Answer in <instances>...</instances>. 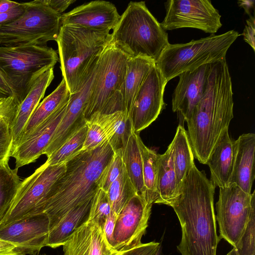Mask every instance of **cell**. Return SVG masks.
Segmentation results:
<instances>
[{"instance_id":"ffe728a7","label":"cell","mask_w":255,"mask_h":255,"mask_svg":"<svg viewBox=\"0 0 255 255\" xmlns=\"http://www.w3.org/2000/svg\"><path fill=\"white\" fill-rule=\"evenodd\" d=\"M64 255H121L108 242L101 227L87 220L63 245Z\"/></svg>"},{"instance_id":"681fc988","label":"cell","mask_w":255,"mask_h":255,"mask_svg":"<svg viewBox=\"0 0 255 255\" xmlns=\"http://www.w3.org/2000/svg\"><path fill=\"white\" fill-rule=\"evenodd\" d=\"M255 2L254 0H242L238 1V3L239 6L243 7L246 13L250 16L251 10L254 8Z\"/></svg>"},{"instance_id":"7bdbcfd3","label":"cell","mask_w":255,"mask_h":255,"mask_svg":"<svg viewBox=\"0 0 255 255\" xmlns=\"http://www.w3.org/2000/svg\"><path fill=\"white\" fill-rule=\"evenodd\" d=\"M247 24L244 29L242 35L244 36V40L248 43L255 51V18L254 16H249V19L246 20Z\"/></svg>"},{"instance_id":"7dc6e473","label":"cell","mask_w":255,"mask_h":255,"mask_svg":"<svg viewBox=\"0 0 255 255\" xmlns=\"http://www.w3.org/2000/svg\"><path fill=\"white\" fill-rule=\"evenodd\" d=\"M13 96L7 78L0 68V99Z\"/></svg>"},{"instance_id":"bcb514c9","label":"cell","mask_w":255,"mask_h":255,"mask_svg":"<svg viewBox=\"0 0 255 255\" xmlns=\"http://www.w3.org/2000/svg\"><path fill=\"white\" fill-rule=\"evenodd\" d=\"M17 246L0 239V255H25Z\"/></svg>"},{"instance_id":"d6a6232c","label":"cell","mask_w":255,"mask_h":255,"mask_svg":"<svg viewBox=\"0 0 255 255\" xmlns=\"http://www.w3.org/2000/svg\"><path fill=\"white\" fill-rule=\"evenodd\" d=\"M86 124L69 138L58 149L55 151L44 163L52 166L67 162L82 149L87 133Z\"/></svg>"},{"instance_id":"2e32d148","label":"cell","mask_w":255,"mask_h":255,"mask_svg":"<svg viewBox=\"0 0 255 255\" xmlns=\"http://www.w3.org/2000/svg\"><path fill=\"white\" fill-rule=\"evenodd\" d=\"M49 231V218L45 213H41L0 227V239L33 255L46 246Z\"/></svg>"},{"instance_id":"ab89813d","label":"cell","mask_w":255,"mask_h":255,"mask_svg":"<svg viewBox=\"0 0 255 255\" xmlns=\"http://www.w3.org/2000/svg\"><path fill=\"white\" fill-rule=\"evenodd\" d=\"M18 107V105L13 96L0 99V121L5 120L11 125Z\"/></svg>"},{"instance_id":"74e56055","label":"cell","mask_w":255,"mask_h":255,"mask_svg":"<svg viewBox=\"0 0 255 255\" xmlns=\"http://www.w3.org/2000/svg\"><path fill=\"white\" fill-rule=\"evenodd\" d=\"M133 131L131 120L125 113L119 122L115 133L108 140L114 152L119 150L123 152Z\"/></svg>"},{"instance_id":"7402d4cb","label":"cell","mask_w":255,"mask_h":255,"mask_svg":"<svg viewBox=\"0 0 255 255\" xmlns=\"http://www.w3.org/2000/svg\"><path fill=\"white\" fill-rule=\"evenodd\" d=\"M54 77L53 68L43 73L35 81L26 96L18 106L10 126L12 139V150L18 143L28 121L44 97Z\"/></svg>"},{"instance_id":"603a6c76","label":"cell","mask_w":255,"mask_h":255,"mask_svg":"<svg viewBox=\"0 0 255 255\" xmlns=\"http://www.w3.org/2000/svg\"><path fill=\"white\" fill-rule=\"evenodd\" d=\"M236 140L237 151L230 184L235 183L244 192L251 194L255 177V134L244 133Z\"/></svg>"},{"instance_id":"5bb4252c","label":"cell","mask_w":255,"mask_h":255,"mask_svg":"<svg viewBox=\"0 0 255 255\" xmlns=\"http://www.w3.org/2000/svg\"><path fill=\"white\" fill-rule=\"evenodd\" d=\"M166 85L155 65L142 83L133 103L129 118L135 132L138 133L158 118L165 105L163 95Z\"/></svg>"},{"instance_id":"4fadbf2b","label":"cell","mask_w":255,"mask_h":255,"mask_svg":"<svg viewBox=\"0 0 255 255\" xmlns=\"http://www.w3.org/2000/svg\"><path fill=\"white\" fill-rule=\"evenodd\" d=\"M152 205L136 194L124 206L117 216L112 247L123 252L138 246L148 226Z\"/></svg>"},{"instance_id":"c3c4849f","label":"cell","mask_w":255,"mask_h":255,"mask_svg":"<svg viewBox=\"0 0 255 255\" xmlns=\"http://www.w3.org/2000/svg\"><path fill=\"white\" fill-rule=\"evenodd\" d=\"M20 2L8 0H0V13L5 12L19 5Z\"/></svg>"},{"instance_id":"3957f363","label":"cell","mask_w":255,"mask_h":255,"mask_svg":"<svg viewBox=\"0 0 255 255\" xmlns=\"http://www.w3.org/2000/svg\"><path fill=\"white\" fill-rule=\"evenodd\" d=\"M114 153L106 141L93 149L81 151L66 162L65 173L42 209L49 218L50 230L72 209L93 198L99 188L101 175Z\"/></svg>"},{"instance_id":"9a60e30c","label":"cell","mask_w":255,"mask_h":255,"mask_svg":"<svg viewBox=\"0 0 255 255\" xmlns=\"http://www.w3.org/2000/svg\"><path fill=\"white\" fill-rule=\"evenodd\" d=\"M98 59L91 68L80 89L75 93L70 95L64 115L49 144L43 152V154L46 155L47 157L86 125V120L84 112L91 94Z\"/></svg>"},{"instance_id":"f5cc1de1","label":"cell","mask_w":255,"mask_h":255,"mask_svg":"<svg viewBox=\"0 0 255 255\" xmlns=\"http://www.w3.org/2000/svg\"><path fill=\"white\" fill-rule=\"evenodd\" d=\"M33 255H47L45 254H41L40 253V252H38L34 254Z\"/></svg>"},{"instance_id":"7c38bea8","label":"cell","mask_w":255,"mask_h":255,"mask_svg":"<svg viewBox=\"0 0 255 255\" xmlns=\"http://www.w3.org/2000/svg\"><path fill=\"white\" fill-rule=\"evenodd\" d=\"M160 24L164 30L181 28L198 29L215 34L221 27V15L209 0H169Z\"/></svg>"},{"instance_id":"f1b7e54d","label":"cell","mask_w":255,"mask_h":255,"mask_svg":"<svg viewBox=\"0 0 255 255\" xmlns=\"http://www.w3.org/2000/svg\"><path fill=\"white\" fill-rule=\"evenodd\" d=\"M173 149V162L178 187L189 174L194 163V156L187 131L181 124L178 126L171 141Z\"/></svg>"},{"instance_id":"ee69618b","label":"cell","mask_w":255,"mask_h":255,"mask_svg":"<svg viewBox=\"0 0 255 255\" xmlns=\"http://www.w3.org/2000/svg\"><path fill=\"white\" fill-rule=\"evenodd\" d=\"M118 215L113 211L106 218L102 227L105 237L109 243L112 246L113 236Z\"/></svg>"},{"instance_id":"484cf974","label":"cell","mask_w":255,"mask_h":255,"mask_svg":"<svg viewBox=\"0 0 255 255\" xmlns=\"http://www.w3.org/2000/svg\"><path fill=\"white\" fill-rule=\"evenodd\" d=\"M124 114L123 111H118L109 114L96 113L92 115L86 120L87 133L82 151L93 149L108 141Z\"/></svg>"},{"instance_id":"4316f807","label":"cell","mask_w":255,"mask_h":255,"mask_svg":"<svg viewBox=\"0 0 255 255\" xmlns=\"http://www.w3.org/2000/svg\"><path fill=\"white\" fill-rule=\"evenodd\" d=\"M171 142L166 151L159 154L157 175L158 198L156 204L170 206L179 194Z\"/></svg>"},{"instance_id":"e575fe53","label":"cell","mask_w":255,"mask_h":255,"mask_svg":"<svg viewBox=\"0 0 255 255\" xmlns=\"http://www.w3.org/2000/svg\"><path fill=\"white\" fill-rule=\"evenodd\" d=\"M112 211L107 193L99 188L92 199L88 220L95 222L102 228Z\"/></svg>"},{"instance_id":"5b68a950","label":"cell","mask_w":255,"mask_h":255,"mask_svg":"<svg viewBox=\"0 0 255 255\" xmlns=\"http://www.w3.org/2000/svg\"><path fill=\"white\" fill-rule=\"evenodd\" d=\"M110 33L62 25L57 43L60 69L70 94L76 92L109 43Z\"/></svg>"},{"instance_id":"8d00e7d4","label":"cell","mask_w":255,"mask_h":255,"mask_svg":"<svg viewBox=\"0 0 255 255\" xmlns=\"http://www.w3.org/2000/svg\"><path fill=\"white\" fill-rule=\"evenodd\" d=\"M255 204L252 207L249 221L237 247L238 255H255Z\"/></svg>"},{"instance_id":"8fae6325","label":"cell","mask_w":255,"mask_h":255,"mask_svg":"<svg viewBox=\"0 0 255 255\" xmlns=\"http://www.w3.org/2000/svg\"><path fill=\"white\" fill-rule=\"evenodd\" d=\"M255 204V191L248 194L235 183L220 188L216 220L220 239H224L233 248L237 247Z\"/></svg>"},{"instance_id":"d4e9b609","label":"cell","mask_w":255,"mask_h":255,"mask_svg":"<svg viewBox=\"0 0 255 255\" xmlns=\"http://www.w3.org/2000/svg\"><path fill=\"white\" fill-rule=\"evenodd\" d=\"M92 199L72 209L50 230L46 246L56 248L63 245L73 232L88 220Z\"/></svg>"},{"instance_id":"b9f144b4","label":"cell","mask_w":255,"mask_h":255,"mask_svg":"<svg viewBox=\"0 0 255 255\" xmlns=\"http://www.w3.org/2000/svg\"><path fill=\"white\" fill-rule=\"evenodd\" d=\"M25 6L23 2L10 10L0 13V27L7 25L19 18L24 13Z\"/></svg>"},{"instance_id":"6da1fadb","label":"cell","mask_w":255,"mask_h":255,"mask_svg":"<svg viewBox=\"0 0 255 255\" xmlns=\"http://www.w3.org/2000/svg\"><path fill=\"white\" fill-rule=\"evenodd\" d=\"M215 187L204 171L191 168L171 205L179 221L181 255H217V235L214 206Z\"/></svg>"},{"instance_id":"d590c367","label":"cell","mask_w":255,"mask_h":255,"mask_svg":"<svg viewBox=\"0 0 255 255\" xmlns=\"http://www.w3.org/2000/svg\"><path fill=\"white\" fill-rule=\"evenodd\" d=\"M124 167L123 152L121 150L114 151L112 159L101 175L99 181V188L107 192L111 184L122 172Z\"/></svg>"},{"instance_id":"4dcf8cb0","label":"cell","mask_w":255,"mask_h":255,"mask_svg":"<svg viewBox=\"0 0 255 255\" xmlns=\"http://www.w3.org/2000/svg\"><path fill=\"white\" fill-rule=\"evenodd\" d=\"M137 133L134 131L130 136L123 152V160L127 173L136 194L144 198L142 161L137 140Z\"/></svg>"},{"instance_id":"ba28073f","label":"cell","mask_w":255,"mask_h":255,"mask_svg":"<svg viewBox=\"0 0 255 255\" xmlns=\"http://www.w3.org/2000/svg\"><path fill=\"white\" fill-rule=\"evenodd\" d=\"M25 10L17 19L0 27V46L46 45L56 41L61 26V15L42 0L23 2Z\"/></svg>"},{"instance_id":"9c48e42d","label":"cell","mask_w":255,"mask_h":255,"mask_svg":"<svg viewBox=\"0 0 255 255\" xmlns=\"http://www.w3.org/2000/svg\"><path fill=\"white\" fill-rule=\"evenodd\" d=\"M66 167V163L52 166L44 163L21 182L10 210L0 227L42 213L52 190Z\"/></svg>"},{"instance_id":"83f0119b","label":"cell","mask_w":255,"mask_h":255,"mask_svg":"<svg viewBox=\"0 0 255 255\" xmlns=\"http://www.w3.org/2000/svg\"><path fill=\"white\" fill-rule=\"evenodd\" d=\"M70 95L66 83L62 79L56 89L44 98L35 109L25 126L19 142L68 100Z\"/></svg>"},{"instance_id":"8992f818","label":"cell","mask_w":255,"mask_h":255,"mask_svg":"<svg viewBox=\"0 0 255 255\" xmlns=\"http://www.w3.org/2000/svg\"><path fill=\"white\" fill-rule=\"evenodd\" d=\"M240 35L238 31L231 30L186 43H169L159 56L155 66L166 84L185 71L226 58L229 48Z\"/></svg>"},{"instance_id":"e0dca14e","label":"cell","mask_w":255,"mask_h":255,"mask_svg":"<svg viewBox=\"0 0 255 255\" xmlns=\"http://www.w3.org/2000/svg\"><path fill=\"white\" fill-rule=\"evenodd\" d=\"M69 99L12 150L10 156L15 160V169L34 162L43 154L64 115Z\"/></svg>"},{"instance_id":"f35d334b","label":"cell","mask_w":255,"mask_h":255,"mask_svg":"<svg viewBox=\"0 0 255 255\" xmlns=\"http://www.w3.org/2000/svg\"><path fill=\"white\" fill-rule=\"evenodd\" d=\"M10 124L5 120L0 121V165L8 162L12 149Z\"/></svg>"},{"instance_id":"816d5d0a","label":"cell","mask_w":255,"mask_h":255,"mask_svg":"<svg viewBox=\"0 0 255 255\" xmlns=\"http://www.w3.org/2000/svg\"><path fill=\"white\" fill-rule=\"evenodd\" d=\"M154 255H163L162 253V250H161V244L160 245L158 249H157L156 252L154 254Z\"/></svg>"},{"instance_id":"52a82bcc","label":"cell","mask_w":255,"mask_h":255,"mask_svg":"<svg viewBox=\"0 0 255 255\" xmlns=\"http://www.w3.org/2000/svg\"><path fill=\"white\" fill-rule=\"evenodd\" d=\"M58 60L56 51L46 45L0 46V68L7 78L18 106L35 81L53 68Z\"/></svg>"},{"instance_id":"cb8c5ba5","label":"cell","mask_w":255,"mask_h":255,"mask_svg":"<svg viewBox=\"0 0 255 255\" xmlns=\"http://www.w3.org/2000/svg\"><path fill=\"white\" fill-rule=\"evenodd\" d=\"M155 65L154 61L145 57L129 58L128 60L126 74L120 92L124 103V112L128 118H129L133 103L140 87Z\"/></svg>"},{"instance_id":"ac0fdd59","label":"cell","mask_w":255,"mask_h":255,"mask_svg":"<svg viewBox=\"0 0 255 255\" xmlns=\"http://www.w3.org/2000/svg\"><path fill=\"white\" fill-rule=\"evenodd\" d=\"M121 15L115 5L104 0H95L77 6L61 15V25H71L110 33Z\"/></svg>"},{"instance_id":"44dd1931","label":"cell","mask_w":255,"mask_h":255,"mask_svg":"<svg viewBox=\"0 0 255 255\" xmlns=\"http://www.w3.org/2000/svg\"><path fill=\"white\" fill-rule=\"evenodd\" d=\"M237 151V142L226 129L210 155L207 163L210 170V181L215 187L230 184Z\"/></svg>"},{"instance_id":"d6986e66","label":"cell","mask_w":255,"mask_h":255,"mask_svg":"<svg viewBox=\"0 0 255 255\" xmlns=\"http://www.w3.org/2000/svg\"><path fill=\"white\" fill-rule=\"evenodd\" d=\"M211 64L185 71L178 76L179 81L172 94V108L186 122L203 96Z\"/></svg>"},{"instance_id":"30bf717a","label":"cell","mask_w":255,"mask_h":255,"mask_svg":"<svg viewBox=\"0 0 255 255\" xmlns=\"http://www.w3.org/2000/svg\"><path fill=\"white\" fill-rule=\"evenodd\" d=\"M129 57L108 43L99 58L91 94L84 110L87 120L96 113L103 114L115 93L124 82Z\"/></svg>"},{"instance_id":"1f68e13d","label":"cell","mask_w":255,"mask_h":255,"mask_svg":"<svg viewBox=\"0 0 255 255\" xmlns=\"http://www.w3.org/2000/svg\"><path fill=\"white\" fill-rule=\"evenodd\" d=\"M17 169L8 162L0 165V224L9 213L20 184Z\"/></svg>"},{"instance_id":"60d3db41","label":"cell","mask_w":255,"mask_h":255,"mask_svg":"<svg viewBox=\"0 0 255 255\" xmlns=\"http://www.w3.org/2000/svg\"><path fill=\"white\" fill-rule=\"evenodd\" d=\"M160 244L155 242L141 243L137 247L123 252L121 255H154Z\"/></svg>"},{"instance_id":"f6af8a7d","label":"cell","mask_w":255,"mask_h":255,"mask_svg":"<svg viewBox=\"0 0 255 255\" xmlns=\"http://www.w3.org/2000/svg\"><path fill=\"white\" fill-rule=\"evenodd\" d=\"M42 2L57 13L62 15L75 0H42Z\"/></svg>"},{"instance_id":"277c9868","label":"cell","mask_w":255,"mask_h":255,"mask_svg":"<svg viewBox=\"0 0 255 255\" xmlns=\"http://www.w3.org/2000/svg\"><path fill=\"white\" fill-rule=\"evenodd\" d=\"M109 43L129 58L156 62L169 44L168 33L149 11L145 1H130L110 33Z\"/></svg>"},{"instance_id":"f907efd6","label":"cell","mask_w":255,"mask_h":255,"mask_svg":"<svg viewBox=\"0 0 255 255\" xmlns=\"http://www.w3.org/2000/svg\"><path fill=\"white\" fill-rule=\"evenodd\" d=\"M226 255H238L235 248H233Z\"/></svg>"},{"instance_id":"7a4b0ae2","label":"cell","mask_w":255,"mask_h":255,"mask_svg":"<svg viewBox=\"0 0 255 255\" xmlns=\"http://www.w3.org/2000/svg\"><path fill=\"white\" fill-rule=\"evenodd\" d=\"M231 77L226 58L211 64L204 93L186 122L194 158L206 164L233 118Z\"/></svg>"},{"instance_id":"836d02e7","label":"cell","mask_w":255,"mask_h":255,"mask_svg":"<svg viewBox=\"0 0 255 255\" xmlns=\"http://www.w3.org/2000/svg\"><path fill=\"white\" fill-rule=\"evenodd\" d=\"M107 193L112 210L117 215L128 200L136 194L125 166L121 173L111 184Z\"/></svg>"},{"instance_id":"f546056e","label":"cell","mask_w":255,"mask_h":255,"mask_svg":"<svg viewBox=\"0 0 255 255\" xmlns=\"http://www.w3.org/2000/svg\"><path fill=\"white\" fill-rule=\"evenodd\" d=\"M137 140L141 155L143 178L145 190L144 198L152 205L158 198L157 175L159 154L147 147L142 142L138 133Z\"/></svg>"}]
</instances>
